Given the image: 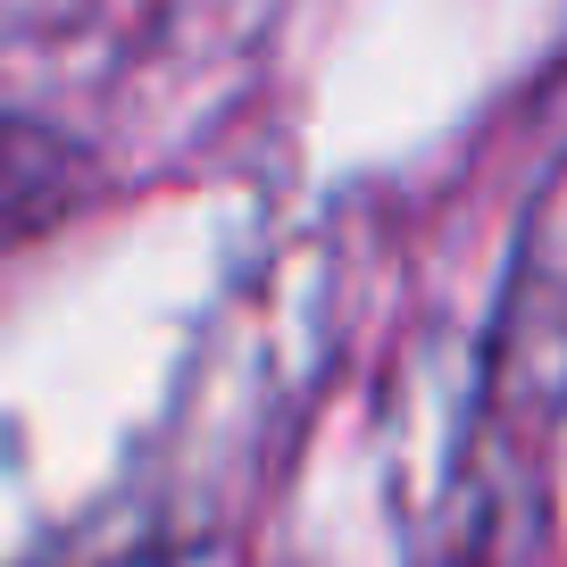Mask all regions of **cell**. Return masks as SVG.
I'll return each mask as SVG.
<instances>
[{
	"mask_svg": "<svg viewBox=\"0 0 567 567\" xmlns=\"http://www.w3.org/2000/svg\"><path fill=\"white\" fill-rule=\"evenodd\" d=\"M18 200H34V184H25V142H0V209H18Z\"/></svg>",
	"mask_w": 567,
	"mask_h": 567,
	"instance_id": "6da1fadb",
	"label": "cell"
}]
</instances>
